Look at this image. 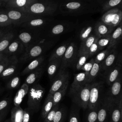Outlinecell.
<instances>
[{"mask_svg": "<svg viewBox=\"0 0 122 122\" xmlns=\"http://www.w3.org/2000/svg\"><path fill=\"white\" fill-rule=\"evenodd\" d=\"M98 1H64L59 4L58 10L63 15L78 16L93 13L97 10Z\"/></svg>", "mask_w": 122, "mask_h": 122, "instance_id": "6da1fadb", "label": "cell"}, {"mask_svg": "<svg viewBox=\"0 0 122 122\" xmlns=\"http://www.w3.org/2000/svg\"><path fill=\"white\" fill-rule=\"evenodd\" d=\"M59 3L51 0H36L29 6L27 13L39 17L51 16L58 10Z\"/></svg>", "mask_w": 122, "mask_h": 122, "instance_id": "7a4b0ae2", "label": "cell"}, {"mask_svg": "<svg viewBox=\"0 0 122 122\" xmlns=\"http://www.w3.org/2000/svg\"><path fill=\"white\" fill-rule=\"evenodd\" d=\"M55 42V40L48 38L39 39L37 44L33 45L27 51L24 52L20 57V61L28 62L30 60L41 56L42 54L50 49Z\"/></svg>", "mask_w": 122, "mask_h": 122, "instance_id": "3957f363", "label": "cell"}, {"mask_svg": "<svg viewBox=\"0 0 122 122\" xmlns=\"http://www.w3.org/2000/svg\"><path fill=\"white\" fill-rule=\"evenodd\" d=\"M44 93V89L39 83L32 85L29 88L27 104L28 108L30 112H36L39 111Z\"/></svg>", "mask_w": 122, "mask_h": 122, "instance_id": "277c9868", "label": "cell"}, {"mask_svg": "<svg viewBox=\"0 0 122 122\" xmlns=\"http://www.w3.org/2000/svg\"><path fill=\"white\" fill-rule=\"evenodd\" d=\"M104 85L103 82L98 81L91 83L90 97L88 108L89 110L99 107L103 100Z\"/></svg>", "mask_w": 122, "mask_h": 122, "instance_id": "5b68a950", "label": "cell"}, {"mask_svg": "<svg viewBox=\"0 0 122 122\" xmlns=\"http://www.w3.org/2000/svg\"><path fill=\"white\" fill-rule=\"evenodd\" d=\"M90 88L91 83H87L71 96L72 102L75 105L84 109L88 108Z\"/></svg>", "mask_w": 122, "mask_h": 122, "instance_id": "8992f818", "label": "cell"}, {"mask_svg": "<svg viewBox=\"0 0 122 122\" xmlns=\"http://www.w3.org/2000/svg\"><path fill=\"white\" fill-rule=\"evenodd\" d=\"M78 53L76 44L72 42L70 43L61 60L60 70H66L69 67L75 65Z\"/></svg>", "mask_w": 122, "mask_h": 122, "instance_id": "52a82bcc", "label": "cell"}, {"mask_svg": "<svg viewBox=\"0 0 122 122\" xmlns=\"http://www.w3.org/2000/svg\"><path fill=\"white\" fill-rule=\"evenodd\" d=\"M105 98L112 103L122 101V73L119 78L111 85L105 95Z\"/></svg>", "mask_w": 122, "mask_h": 122, "instance_id": "ba28073f", "label": "cell"}, {"mask_svg": "<svg viewBox=\"0 0 122 122\" xmlns=\"http://www.w3.org/2000/svg\"><path fill=\"white\" fill-rule=\"evenodd\" d=\"M10 20L12 24L15 25H21L22 24L34 19L39 18L22 11L11 9L4 10Z\"/></svg>", "mask_w": 122, "mask_h": 122, "instance_id": "9c48e42d", "label": "cell"}, {"mask_svg": "<svg viewBox=\"0 0 122 122\" xmlns=\"http://www.w3.org/2000/svg\"><path fill=\"white\" fill-rule=\"evenodd\" d=\"M122 54H119L114 64L106 72H104V77L107 84L111 85L122 73Z\"/></svg>", "mask_w": 122, "mask_h": 122, "instance_id": "30bf717a", "label": "cell"}, {"mask_svg": "<svg viewBox=\"0 0 122 122\" xmlns=\"http://www.w3.org/2000/svg\"><path fill=\"white\" fill-rule=\"evenodd\" d=\"M70 79L69 71L66 70H59V71L52 80V83L51 86L49 93L53 94L62 87Z\"/></svg>", "mask_w": 122, "mask_h": 122, "instance_id": "8fae6325", "label": "cell"}, {"mask_svg": "<svg viewBox=\"0 0 122 122\" xmlns=\"http://www.w3.org/2000/svg\"><path fill=\"white\" fill-rule=\"evenodd\" d=\"M53 19L37 18L31 20L21 25L22 26L35 30H41L51 24Z\"/></svg>", "mask_w": 122, "mask_h": 122, "instance_id": "7c38bea8", "label": "cell"}, {"mask_svg": "<svg viewBox=\"0 0 122 122\" xmlns=\"http://www.w3.org/2000/svg\"><path fill=\"white\" fill-rule=\"evenodd\" d=\"M74 28V25L68 21H63L52 26L49 30L48 36L53 37L61 34L66 33L71 31Z\"/></svg>", "mask_w": 122, "mask_h": 122, "instance_id": "4fadbf2b", "label": "cell"}, {"mask_svg": "<svg viewBox=\"0 0 122 122\" xmlns=\"http://www.w3.org/2000/svg\"><path fill=\"white\" fill-rule=\"evenodd\" d=\"M36 0H7L5 8L26 13L29 6Z\"/></svg>", "mask_w": 122, "mask_h": 122, "instance_id": "5bb4252c", "label": "cell"}, {"mask_svg": "<svg viewBox=\"0 0 122 122\" xmlns=\"http://www.w3.org/2000/svg\"><path fill=\"white\" fill-rule=\"evenodd\" d=\"M89 73L80 72L74 74L73 81L71 84L69 92V95H72L79 89L88 83Z\"/></svg>", "mask_w": 122, "mask_h": 122, "instance_id": "9a60e30c", "label": "cell"}, {"mask_svg": "<svg viewBox=\"0 0 122 122\" xmlns=\"http://www.w3.org/2000/svg\"><path fill=\"white\" fill-rule=\"evenodd\" d=\"M112 105V103L104 97L99 106L97 114V122H106L108 117L110 115Z\"/></svg>", "mask_w": 122, "mask_h": 122, "instance_id": "2e32d148", "label": "cell"}, {"mask_svg": "<svg viewBox=\"0 0 122 122\" xmlns=\"http://www.w3.org/2000/svg\"><path fill=\"white\" fill-rule=\"evenodd\" d=\"M18 39L24 46V52L27 51L33 45L37 44L39 40V39L34 34L27 31H21L18 35Z\"/></svg>", "mask_w": 122, "mask_h": 122, "instance_id": "e0dca14e", "label": "cell"}, {"mask_svg": "<svg viewBox=\"0 0 122 122\" xmlns=\"http://www.w3.org/2000/svg\"><path fill=\"white\" fill-rule=\"evenodd\" d=\"M119 54L117 49V45L114 46L112 48L106 58L101 63V69L104 71V72L107 71L114 64Z\"/></svg>", "mask_w": 122, "mask_h": 122, "instance_id": "ac0fdd59", "label": "cell"}, {"mask_svg": "<svg viewBox=\"0 0 122 122\" xmlns=\"http://www.w3.org/2000/svg\"><path fill=\"white\" fill-rule=\"evenodd\" d=\"M25 51L24 47L22 43L19 40H14L12 41L7 49L4 51L3 53L7 57L11 56H16L20 54Z\"/></svg>", "mask_w": 122, "mask_h": 122, "instance_id": "d6986e66", "label": "cell"}, {"mask_svg": "<svg viewBox=\"0 0 122 122\" xmlns=\"http://www.w3.org/2000/svg\"><path fill=\"white\" fill-rule=\"evenodd\" d=\"M115 27L106 25L101 20L97 21L94 26V32L99 38L111 35Z\"/></svg>", "mask_w": 122, "mask_h": 122, "instance_id": "ffe728a7", "label": "cell"}, {"mask_svg": "<svg viewBox=\"0 0 122 122\" xmlns=\"http://www.w3.org/2000/svg\"><path fill=\"white\" fill-rule=\"evenodd\" d=\"M45 68L43 65H41L38 68L31 71L26 78L25 83L29 86L37 83L44 72Z\"/></svg>", "mask_w": 122, "mask_h": 122, "instance_id": "44dd1931", "label": "cell"}, {"mask_svg": "<svg viewBox=\"0 0 122 122\" xmlns=\"http://www.w3.org/2000/svg\"><path fill=\"white\" fill-rule=\"evenodd\" d=\"M61 60L62 58L56 59L49 61L47 67V73L51 81H52L60 70Z\"/></svg>", "mask_w": 122, "mask_h": 122, "instance_id": "7402d4cb", "label": "cell"}, {"mask_svg": "<svg viewBox=\"0 0 122 122\" xmlns=\"http://www.w3.org/2000/svg\"><path fill=\"white\" fill-rule=\"evenodd\" d=\"M121 104L122 101L112 103L110 112V122H122L121 116Z\"/></svg>", "mask_w": 122, "mask_h": 122, "instance_id": "603a6c76", "label": "cell"}, {"mask_svg": "<svg viewBox=\"0 0 122 122\" xmlns=\"http://www.w3.org/2000/svg\"><path fill=\"white\" fill-rule=\"evenodd\" d=\"M44 61V57L43 56H41L34 59L21 71V75H24L30 73L31 71L40 67L42 65Z\"/></svg>", "mask_w": 122, "mask_h": 122, "instance_id": "cb8c5ba5", "label": "cell"}, {"mask_svg": "<svg viewBox=\"0 0 122 122\" xmlns=\"http://www.w3.org/2000/svg\"><path fill=\"white\" fill-rule=\"evenodd\" d=\"M122 31V20L119 24L116 26V28L113 31L111 35L110 41L107 49H111L114 46L117 45L119 41L121 40Z\"/></svg>", "mask_w": 122, "mask_h": 122, "instance_id": "d4e9b609", "label": "cell"}, {"mask_svg": "<svg viewBox=\"0 0 122 122\" xmlns=\"http://www.w3.org/2000/svg\"><path fill=\"white\" fill-rule=\"evenodd\" d=\"M18 64V59L15 56L9 65L4 69L0 75V77L3 78H7L12 75L17 69Z\"/></svg>", "mask_w": 122, "mask_h": 122, "instance_id": "484cf974", "label": "cell"}, {"mask_svg": "<svg viewBox=\"0 0 122 122\" xmlns=\"http://www.w3.org/2000/svg\"><path fill=\"white\" fill-rule=\"evenodd\" d=\"M29 89V86L25 82L21 85L14 97L13 100L14 106H20L24 97L27 94H28Z\"/></svg>", "mask_w": 122, "mask_h": 122, "instance_id": "4316f807", "label": "cell"}, {"mask_svg": "<svg viewBox=\"0 0 122 122\" xmlns=\"http://www.w3.org/2000/svg\"><path fill=\"white\" fill-rule=\"evenodd\" d=\"M14 34L11 31L6 32L0 39V53H3L10 44L12 41Z\"/></svg>", "mask_w": 122, "mask_h": 122, "instance_id": "83f0119b", "label": "cell"}, {"mask_svg": "<svg viewBox=\"0 0 122 122\" xmlns=\"http://www.w3.org/2000/svg\"><path fill=\"white\" fill-rule=\"evenodd\" d=\"M69 44L70 43L68 42H65L57 48L51 53L49 58V61L54 59L62 58Z\"/></svg>", "mask_w": 122, "mask_h": 122, "instance_id": "f1b7e54d", "label": "cell"}, {"mask_svg": "<svg viewBox=\"0 0 122 122\" xmlns=\"http://www.w3.org/2000/svg\"><path fill=\"white\" fill-rule=\"evenodd\" d=\"M98 38L99 37L96 36L94 32H93L88 38L81 42L80 46L78 49V51L88 52L90 47Z\"/></svg>", "mask_w": 122, "mask_h": 122, "instance_id": "f546056e", "label": "cell"}, {"mask_svg": "<svg viewBox=\"0 0 122 122\" xmlns=\"http://www.w3.org/2000/svg\"><path fill=\"white\" fill-rule=\"evenodd\" d=\"M69 84V81H67L62 87H61L58 91H57L52 94L53 106L59 104L60 101L64 96L67 92Z\"/></svg>", "mask_w": 122, "mask_h": 122, "instance_id": "4dcf8cb0", "label": "cell"}, {"mask_svg": "<svg viewBox=\"0 0 122 122\" xmlns=\"http://www.w3.org/2000/svg\"><path fill=\"white\" fill-rule=\"evenodd\" d=\"M53 107L52 94L48 93L43 104L42 111L41 116L42 118L45 119L48 113Z\"/></svg>", "mask_w": 122, "mask_h": 122, "instance_id": "1f68e13d", "label": "cell"}, {"mask_svg": "<svg viewBox=\"0 0 122 122\" xmlns=\"http://www.w3.org/2000/svg\"><path fill=\"white\" fill-rule=\"evenodd\" d=\"M24 110L20 106H14L11 111V122H22Z\"/></svg>", "mask_w": 122, "mask_h": 122, "instance_id": "d6a6232c", "label": "cell"}, {"mask_svg": "<svg viewBox=\"0 0 122 122\" xmlns=\"http://www.w3.org/2000/svg\"><path fill=\"white\" fill-rule=\"evenodd\" d=\"M89 57L88 52L78 51V56L75 65L76 69L77 70H80L82 66L87 62V61Z\"/></svg>", "mask_w": 122, "mask_h": 122, "instance_id": "836d02e7", "label": "cell"}, {"mask_svg": "<svg viewBox=\"0 0 122 122\" xmlns=\"http://www.w3.org/2000/svg\"><path fill=\"white\" fill-rule=\"evenodd\" d=\"M121 1L122 0H110L103 1L101 4L102 12H106L112 9L117 8Z\"/></svg>", "mask_w": 122, "mask_h": 122, "instance_id": "e575fe53", "label": "cell"}, {"mask_svg": "<svg viewBox=\"0 0 122 122\" xmlns=\"http://www.w3.org/2000/svg\"><path fill=\"white\" fill-rule=\"evenodd\" d=\"M118 9V8H115L105 12V13L102 16L101 21L106 25L111 26V23L113 16Z\"/></svg>", "mask_w": 122, "mask_h": 122, "instance_id": "d590c367", "label": "cell"}, {"mask_svg": "<svg viewBox=\"0 0 122 122\" xmlns=\"http://www.w3.org/2000/svg\"><path fill=\"white\" fill-rule=\"evenodd\" d=\"M101 69V63H98L94 61L93 65L89 73L88 80V83H91L98 76Z\"/></svg>", "mask_w": 122, "mask_h": 122, "instance_id": "8d00e7d4", "label": "cell"}, {"mask_svg": "<svg viewBox=\"0 0 122 122\" xmlns=\"http://www.w3.org/2000/svg\"><path fill=\"white\" fill-rule=\"evenodd\" d=\"M69 122H80L79 109L76 105L72 104L70 113Z\"/></svg>", "mask_w": 122, "mask_h": 122, "instance_id": "74e56055", "label": "cell"}, {"mask_svg": "<svg viewBox=\"0 0 122 122\" xmlns=\"http://www.w3.org/2000/svg\"><path fill=\"white\" fill-rule=\"evenodd\" d=\"M94 31V26L88 25L83 28L80 33V39L81 41H84L88 38Z\"/></svg>", "mask_w": 122, "mask_h": 122, "instance_id": "f35d334b", "label": "cell"}, {"mask_svg": "<svg viewBox=\"0 0 122 122\" xmlns=\"http://www.w3.org/2000/svg\"><path fill=\"white\" fill-rule=\"evenodd\" d=\"M66 115V109L63 106L59 107L52 122H63Z\"/></svg>", "mask_w": 122, "mask_h": 122, "instance_id": "ab89813d", "label": "cell"}, {"mask_svg": "<svg viewBox=\"0 0 122 122\" xmlns=\"http://www.w3.org/2000/svg\"><path fill=\"white\" fill-rule=\"evenodd\" d=\"M111 35H109L108 36L98 39L97 41V43L98 45L99 51H102L106 47H107V46L109 45L110 41Z\"/></svg>", "mask_w": 122, "mask_h": 122, "instance_id": "60d3db41", "label": "cell"}, {"mask_svg": "<svg viewBox=\"0 0 122 122\" xmlns=\"http://www.w3.org/2000/svg\"><path fill=\"white\" fill-rule=\"evenodd\" d=\"M12 24L8 16L3 10H0V27H5Z\"/></svg>", "mask_w": 122, "mask_h": 122, "instance_id": "b9f144b4", "label": "cell"}, {"mask_svg": "<svg viewBox=\"0 0 122 122\" xmlns=\"http://www.w3.org/2000/svg\"><path fill=\"white\" fill-rule=\"evenodd\" d=\"M122 20V11L118 9L113 16L111 23V26L113 27H116L119 24Z\"/></svg>", "mask_w": 122, "mask_h": 122, "instance_id": "7bdbcfd3", "label": "cell"}, {"mask_svg": "<svg viewBox=\"0 0 122 122\" xmlns=\"http://www.w3.org/2000/svg\"><path fill=\"white\" fill-rule=\"evenodd\" d=\"M111 49H106L105 50H104L103 51H102L98 53L95 57L94 58V61L98 63H101L102 61H103V60L106 58V57L107 56V55L109 54Z\"/></svg>", "mask_w": 122, "mask_h": 122, "instance_id": "ee69618b", "label": "cell"}, {"mask_svg": "<svg viewBox=\"0 0 122 122\" xmlns=\"http://www.w3.org/2000/svg\"><path fill=\"white\" fill-rule=\"evenodd\" d=\"M99 107L89 110L87 115V122H97V114Z\"/></svg>", "mask_w": 122, "mask_h": 122, "instance_id": "f6af8a7d", "label": "cell"}, {"mask_svg": "<svg viewBox=\"0 0 122 122\" xmlns=\"http://www.w3.org/2000/svg\"><path fill=\"white\" fill-rule=\"evenodd\" d=\"M60 106L59 104H57L56 105L53 107L52 109L50 111V112L48 113L46 117L45 118L44 122H52L53 119L54 118L55 113L58 109Z\"/></svg>", "mask_w": 122, "mask_h": 122, "instance_id": "bcb514c9", "label": "cell"}, {"mask_svg": "<svg viewBox=\"0 0 122 122\" xmlns=\"http://www.w3.org/2000/svg\"><path fill=\"white\" fill-rule=\"evenodd\" d=\"M15 56H11L9 57L6 58L1 62H0V76L4 69L9 65V64L12 61L14 57Z\"/></svg>", "mask_w": 122, "mask_h": 122, "instance_id": "7dc6e473", "label": "cell"}, {"mask_svg": "<svg viewBox=\"0 0 122 122\" xmlns=\"http://www.w3.org/2000/svg\"><path fill=\"white\" fill-rule=\"evenodd\" d=\"M99 38H97L96 40V41L92 45V46L90 47V48H89V49L88 51V53L90 57L93 56L96 53H97L99 51H100L99 50L98 45L97 43V41Z\"/></svg>", "mask_w": 122, "mask_h": 122, "instance_id": "c3c4849f", "label": "cell"}, {"mask_svg": "<svg viewBox=\"0 0 122 122\" xmlns=\"http://www.w3.org/2000/svg\"><path fill=\"white\" fill-rule=\"evenodd\" d=\"M20 78L18 76L13 77L8 83L7 87L8 89H13L16 88L20 84Z\"/></svg>", "mask_w": 122, "mask_h": 122, "instance_id": "681fc988", "label": "cell"}, {"mask_svg": "<svg viewBox=\"0 0 122 122\" xmlns=\"http://www.w3.org/2000/svg\"><path fill=\"white\" fill-rule=\"evenodd\" d=\"M94 63V59L93 58H92L89 61H87L81 68L80 70H82L84 72L89 73L90 71L92 69L93 64Z\"/></svg>", "mask_w": 122, "mask_h": 122, "instance_id": "f907efd6", "label": "cell"}, {"mask_svg": "<svg viewBox=\"0 0 122 122\" xmlns=\"http://www.w3.org/2000/svg\"><path fill=\"white\" fill-rule=\"evenodd\" d=\"M10 102L9 98H6L0 101V112L6 111L8 106L10 104Z\"/></svg>", "mask_w": 122, "mask_h": 122, "instance_id": "816d5d0a", "label": "cell"}, {"mask_svg": "<svg viewBox=\"0 0 122 122\" xmlns=\"http://www.w3.org/2000/svg\"><path fill=\"white\" fill-rule=\"evenodd\" d=\"M30 112L28 108H27V109H25L24 110V113H23V119L22 122H29L30 120Z\"/></svg>", "mask_w": 122, "mask_h": 122, "instance_id": "f5cc1de1", "label": "cell"}, {"mask_svg": "<svg viewBox=\"0 0 122 122\" xmlns=\"http://www.w3.org/2000/svg\"><path fill=\"white\" fill-rule=\"evenodd\" d=\"M6 112H7V111H3V112H0V122L2 121V119L6 115Z\"/></svg>", "mask_w": 122, "mask_h": 122, "instance_id": "db71d44e", "label": "cell"}, {"mask_svg": "<svg viewBox=\"0 0 122 122\" xmlns=\"http://www.w3.org/2000/svg\"><path fill=\"white\" fill-rule=\"evenodd\" d=\"M7 0H0V7H5Z\"/></svg>", "mask_w": 122, "mask_h": 122, "instance_id": "11a10c76", "label": "cell"}, {"mask_svg": "<svg viewBox=\"0 0 122 122\" xmlns=\"http://www.w3.org/2000/svg\"><path fill=\"white\" fill-rule=\"evenodd\" d=\"M7 57L3 53H0V62H1L3 60H4Z\"/></svg>", "mask_w": 122, "mask_h": 122, "instance_id": "9f6ffc18", "label": "cell"}, {"mask_svg": "<svg viewBox=\"0 0 122 122\" xmlns=\"http://www.w3.org/2000/svg\"><path fill=\"white\" fill-rule=\"evenodd\" d=\"M117 8L120 9V10H121L122 11V1H121V3L118 6V7H117Z\"/></svg>", "mask_w": 122, "mask_h": 122, "instance_id": "6f0895ef", "label": "cell"}, {"mask_svg": "<svg viewBox=\"0 0 122 122\" xmlns=\"http://www.w3.org/2000/svg\"><path fill=\"white\" fill-rule=\"evenodd\" d=\"M6 33V32L2 30H0V37L2 36L3 34H4Z\"/></svg>", "mask_w": 122, "mask_h": 122, "instance_id": "680465c9", "label": "cell"}, {"mask_svg": "<svg viewBox=\"0 0 122 122\" xmlns=\"http://www.w3.org/2000/svg\"><path fill=\"white\" fill-rule=\"evenodd\" d=\"M3 90V89H2V87H1V86H0V94H1V93H2V92Z\"/></svg>", "mask_w": 122, "mask_h": 122, "instance_id": "91938a15", "label": "cell"}, {"mask_svg": "<svg viewBox=\"0 0 122 122\" xmlns=\"http://www.w3.org/2000/svg\"><path fill=\"white\" fill-rule=\"evenodd\" d=\"M121 116H122V102L121 104Z\"/></svg>", "mask_w": 122, "mask_h": 122, "instance_id": "94428289", "label": "cell"}, {"mask_svg": "<svg viewBox=\"0 0 122 122\" xmlns=\"http://www.w3.org/2000/svg\"><path fill=\"white\" fill-rule=\"evenodd\" d=\"M4 122H11L10 119H7V120H6Z\"/></svg>", "mask_w": 122, "mask_h": 122, "instance_id": "6125c7cd", "label": "cell"}, {"mask_svg": "<svg viewBox=\"0 0 122 122\" xmlns=\"http://www.w3.org/2000/svg\"><path fill=\"white\" fill-rule=\"evenodd\" d=\"M122 39V35H121V39Z\"/></svg>", "mask_w": 122, "mask_h": 122, "instance_id": "be15d7a7", "label": "cell"}, {"mask_svg": "<svg viewBox=\"0 0 122 122\" xmlns=\"http://www.w3.org/2000/svg\"><path fill=\"white\" fill-rule=\"evenodd\" d=\"M3 35H4V34H3ZM1 37H0V38H1Z\"/></svg>", "mask_w": 122, "mask_h": 122, "instance_id": "e7e4bbea", "label": "cell"}, {"mask_svg": "<svg viewBox=\"0 0 122 122\" xmlns=\"http://www.w3.org/2000/svg\"></svg>", "mask_w": 122, "mask_h": 122, "instance_id": "03108f58", "label": "cell"}]
</instances>
